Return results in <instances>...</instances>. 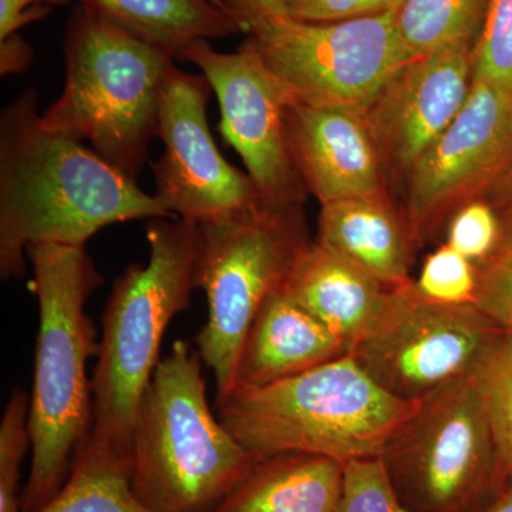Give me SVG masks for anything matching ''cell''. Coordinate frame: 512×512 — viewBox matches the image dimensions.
Listing matches in <instances>:
<instances>
[{
  "label": "cell",
  "instance_id": "1",
  "mask_svg": "<svg viewBox=\"0 0 512 512\" xmlns=\"http://www.w3.org/2000/svg\"><path fill=\"white\" fill-rule=\"evenodd\" d=\"M39 93L26 89L0 114V276L26 272L32 244L86 248L110 225L174 218L94 150L42 124Z\"/></svg>",
  "mask_w": 512,
  "mask_h": 512
},
{
  "label": "cell",
  "instance_id": "2",
  "mask_svg": "<svg viewBox=\"0 0 512 512\" xmlns=\"http://www.w3.org/2000/svg\"><path fill=\"white\" fill-rule=\"evenodd\" d=\"M26 256L35 274L39 333L29 403L32 464L20 504L22 512H37L66 483L74 454L92 430L87 363L99 342L86 303L103 276L86 248L32 244Z\"/></svg>",
  "mask_w": 512,
  "mask_h": 512
},
{
  "label": "cell",
  "instance_id": "3",
  "mask_svg": "<svg viewBox=\"0 0 512 512\" xmlns=\"http://www.w3.org/2000/svg\"><path fill=\"white\" fill-rule=\"evenodd\" d=\"M146 237L147 265L128 266L107 299L92 377L93 423L87 439L127 458L165 332L190 308L198 289L204 241L200 227L180 218H154Z\"/></svg>",
  "mask_w": 512,
  "mask_h": 512
},
{
  "label": "cell",
  "instance_id": "4",
  "mask_svg": "<svg viewBox=\"0 0 512 512\" xmlns=\"http://www.w3.org/2000/svg\"><path fill=\"white\" fill-rule=\"evenodd\" d=\"M417 402L383 390L352 356L266 386H234L218 417L255 456L309 453L348 463L380 457Z\"/></svg>",
  "mask_w": 512,
  "mask_h": 512
},
{
  "label": "cell",
  "instance_id": "5",
  "mask_svg": "<svg viewBox=\"0 0 512 512\" xmlns=\"http://www.w3.org/2000/svg\"><path fill=\"white\" fill-rule=\"evenodd\" d=\"M198 357L174 342L138 412L131 487L151 512H214L261 460L212 413Z\"/></svg>",
  "mask_w": 512,
  "mask_h": 512
},
{
  "label": "cell",
  "instance_id": "6",
  "mask_svg": "<svg viewBox=\"0 0 512 512\" xmlns=\"http://www.w3.org/2000/svg\"><path fill=\"white\" fill-rule=\"evenodd\" d=\"M63 55V92L42 114L43 127L89 141L137 181L158 134L161 90L175 57L79 5L64 28Z\"/></svg>",
  "mask_w": 512,
  "mask_h": 512
},
{
  "label": "cell",
  "instance_id": "7",
  "mask_svg": "<svg viewBox=\"0 0 512 512\" xmlns=\"http://www.w3.org/2000/svg\"><path fill=\"white\" fill-rule=\"evenodd\" d=\"M197 288L208 315L195 336L198 356L217 382V402L235 386L239 352L266 299L284 286L311 244L301 207H268L201 228Z\"/></svg>",
  "mask_w": 512,
  "mask_h": 512
},
{
  "label": "cell",
  "instance_id": "8",
  "mask_svg": "<svg viewBox=\"0 0 512 512\" xmlns=\"http://www.w3.org/2000/svg\"><path fill=\"white\" fill-rule=\"evenodd\" d=\"M380 458L410 512H480L501 491L494 431L473 375L419 400Z\"/></svg>",
  "mask_w": 512,
  "mask_h": 512
},
{
  "label": "cell",
  "instance_id": "9",
  "mask_svg": "<svg viewBox=\"0 0 512 512\" xmlns=\"http://www.w3.org/2000/svg\"><path fill=\"white\" fill-rule=\"evenodd\" d=\"M396 13L338 22L265 16L247 23L244 45L264 60L292 101L363 111L397 70L414 59Z\"/></svg>",
  "mask_w": 512,
  "mask_h": 512
},
{
  "label": "cell",
  "instance_id": "10",
  "mask_svg": "<svg viewBox=\"0 0 512 512\" xmlns=\"http://www.w3.org/2000/svg\"><path fill=\"white\" fill-rule=\"evenodd\" d=\"M503 333L476 305L430 301L409 281L389 289L350 353L387 393L417 402L473 375Z\"/></svg>",
  "mask_w": 512,
  "mask_h": 512
},
{
  "label": "cell",
  "instance_id": "11",
  "mask_svg": "<svg viewBox=\"0 0 512 512\" xmlns=\"http://www.w3.org/2000/svg\"><path fill=\"white\" fill-rule=\"evenodd\" d=\"M212 93L204 74L177 66L165 79L158 134L164 151L153 164L156 197L171 217L204 228L251 214L262 205L248 173L229 164L207 121Z\"/></svg>",
  "mask_w": 512,
  "mask_h": 512
},
{
  "label": "cell",
  "instance_id": "12",
  "mask_svg": "<svg viewBox=\"0 0 512 512\" xmlns=\"http://www.w3.org/2000/svg\"><path fill=\"white\" fill-rule=\"evenodd\" d=\"M180 60L195 64L220 103V131L237 150L268 207H301L306 195L286 130L291 94L247 46L218 52L210 40L188 46Z\"/></svg>",
  "mask_w": 512,
  "mask_h": 512
},
{
  "label": "cell",
  "instance_id": "13",
  "mask_svg": "<svg viewBox=\"0 0 512 512\" xmlns=\"http://www.w3.org/2000/svg\"><path fill=\"white\" fill-rule=\"evenodd\" d=\"M511 165L512 90L474 77L463 109L407 173L404 221L414 244L500 183Z\"/></svg>",
  "mask_w": 512,
  "mask_h": 512
},
{
  "label": "cell",
  "instance_id": "14",
  "mask_svg": "<svg viewBox=\"0 0 512 512\" xmlns=\"http://www.w3.org/2000/svg\"><path fill=\"white\" fill-rule=\"evenodd\" d=\"M474 45L414 57L390 77L365 117L394 170H412L463 109L474 83Z\"/></svg>",
  "mask_w": 512,
  "mask_h": 512
},
{
  "label": "cell",
  "instance_id": "15",
  "mask_svg": "<svg viewBox=\"0 0 512 512\" xmlns=\"http://www.w3.org/2000/svg\"><path fill=\"white\" fill-rule=\"evenodd\" d=\"M286 130L293 164L320 205L383 190V158L365 113L292 101Z\"/></svg>",
  "mask_w": 512,
  "mask_h": 512
},
{
  "label": "cell",
  "instance_id": "16",
  "mask_svg": "<svg viewBox=\"0 0 512 512\" xmlns=\"http://www.w3.org/2000/svg\"><path fill=\"white\" fill-rule=\"evenodd\" d=\"M348 353L342 339L281 288L266 299L245 336L235 386L281 382Z\"/></svg>",
  "mask_w": 512,
  "mask_h": 512
},
{
  "label": "cell",
  "instance_id": "17",
  "mask_svg": "<svg viewBox=\"0 0 512 512\" xmlns=\"http://www.w3.org/2000/svg\"><path fill=\"white\" fill-rule=\"evenodd\" d=\"M282 289L352 350L372 328L390 288L315 241L296 259Z\"/></svg>",
  "mask_w": 512,
  "mask_h": 512
},
{
  "label": "cell",
  "instance_id": "18",
  "mask_svg": "<svg viewBox=\"0 0 512 512\" xmlns=\"http://www.w3.org/2000/svg\"><path fill=\"white\" fill-rule=\"evenodd\" d=\"M316 242L387 288L412 281L414 242L404 217L394 211L384 191L322 204Z\"/></svg>",
  "mask_w": 512,
  "mask_h": 512
},
{
  "label": "cell",
  "instance_id": "19",
  "mask_svg": "<svg viewBox=\"0 0 512 512\" xmlns=\"http://www.w3.org/2000/svg\"><path fill=\"white\" fill-rule=\"evenodd\" d=\"M343 463L309 453L261 458L214 512H335Z\"/></svg>",
  "mask_w": 512,
  "mask_h": 512
},
{
  "label": "cell",
  "instance_id": "20",
  "mask_svg": "<svg viewBox=\"0 0 512 512\" xmlns=\"http://www.w3.org/2000/svg\"><path fill=\"white\" fill-rule=\"evenodd\" d=\"M124 32L178 59L188 46L244 32L211 0H74Z\"/></svg>",
  "mask_w": 512,
  "mask_h": 512
},
{
  "label": "cell",
  "instance_id": "21",
  "mask_svg": "<svg viewBox=\"0 0 512 512\" xmlns=\"http://www.w3.org/2000/svg\"><path fill=\"white\" fill-rule=\"evenodd\" d=\"M37 512H151L131 487V458L86 439L77 448L69 477Z\"/></svg>",
  "mask_w": 512,
  "mask_h": 512
},
{
  "label": "cell",
  "instance_id": "22",
  "mask_svg": "<svg viewBox=\"0 0 512 512\" xmlns=\"http://www.w3.org/2000/svg\"><path fill=\"white\" fill-rule=\"evenodd\" d=\"M488 0H404L396 13L400 39L413 57L476 45Z\"/></svg>",
  "mask_w": 512,
  "mask_h": 512
},
{
  "label": "cell",
  "instance_id": "23",
  "mask_svg": "<svg viewBox=\"0 0 512 512\" xmlns=\"http://www.w3.org/2000/svg\"><path fill=\"white\" fill-rule=\"evenodd\" d=\"M490 417L501 490L512 483V332H504L473 373Z\"/></svg>",
  "mask_w": 512,
  "mask_h": 512
},
{
  "label": "cell",
  "instance_id": "24",
  "mask_svg": "<svg viewBox=\"0 0 512 512\" xmlns=\"http://www.w3.org/2000/svg\"><path fill=\"white\" fill-rule=\"evenodd\" d=\"M30 399L22 389L13 390L0 423V512H22L20 470L29 447Z\"/></svg>",
  "mask_w": 512,
  "mask_h": 512
},
{
  "label": "cell",
  "instance_id": "25",
  "mask_svg": "<svg viewBox=\"0 0 512 512\" xmlns=\"http://www.w3.org/2000/svg\"><path fill=\"white\" fill-rule=\"evenodd\" d=\"M414 286L430 301L447 305H474L478 266L443 244L427 256Z\"/></svg>",
  "mask_w": 512,
  "mask_h": 512
},
{
  "label": "cell",
  "instance_id": "26",
  "mask_svg": "<svg viewBox=\"0 0 512 512\" xmlns=\"http://www.w3.org/2000/svg\"><path fill=\"white\" fill-rule=\"evenodd\" d=\"M335 512H410L380 457L343 464L342 493Z\"/></svg>",
  "mask_w": 512,
  "mask_h": 512
},
{
  "label": "cell",
  "instance_id": "27",
  "mask_svg": "<svg viewBox=\"0 0 512 512\" xmlns=\"http://www.w3.org/2000/svg\"><path fill=\"white\" fill-rule=\"evenodd\" d=\"M473 53L476 79L512 90V0H488Z\"/></svg>",
  "mask_w": 512,
  "mask_h": 512
},
{
  "label": "cell",
  "instance_id": "28",
  "mask_svg": "<svg viewBox=\"0 0 512 512\" xmlns=\"http://www.w3.org/2000/svg\"><path fill=\"white\" fill-rule=\"evenodd\" d=\"M503 235L504 228L493 208L477 198L453 212L444 244L480 266L497 254Z\"/></svg>",
  "mask_w": 512,
  "mask_h": 512
},
{
  "label": "cell",
  "instance_id": "29",
  "mask_svg": "<svg viewBox=\"0 0 512 512\" xmlns=\"http://www.w3.org/2000/svg\"><path fill=\"white\" fill-rule=\"evenodd\" d=\"M474 305L504 332H512V249L501 247L478 266Z\"/></svg>",
  "mask_w": 512,
  "mask_h": 512
},
{
  "label": "cell",
  "instance_id": "30",
  "mask_svg": "<svg viewBox=\"0 0 512 512\" xmlns=\"http://www.w3.org/2000/svg\"><path fill=\"white\" fill-rule=\"evenodd\" d=\"M404 0H291L289 16L302 22H338L397 12Z\"/></svg>",
  "mask_w": 512,
  "mask_h": 512
},
{
  "label": "cell",
  "instance_id": "31",
  "mask_svg": "<svg viewBox=\"0 0 512 512\" xmlns=\"http://www.w3.org/2000/svg\"><path fill=\"white\" fill-rule=\"evenodd\" d=\"M70 0H0V40L16 35L23 26L45 19L53 8Z\"/></svg>",
  "mask_w": 512,
  "mask_h": 512
},
{
  "label": "cell",
  "instance_id": "32",
  "mask_svg": "<svg viewBox=\"0 0 512 512\" xmlns=\"http://www.w3.org/2000/svg\"><path fill=\"white\" fill-rule=\"evenodd\" d=\"M229 15L247 28V23L265 16H289L291 0H221Z\"/></svg>",
  "mask_w": 512,
  "mask_h": 512
},
{
  "label": "cell",
  "instance_id": "33",
  "mask_svg": "<svg viewBox=\"0 0 512 512\" xmlns=\"http://www.w3.org/2000/svg\"><path fill=\"white\" fill-rule=\"evenodd\" d=\"M33 60V50L19 33L0 40V74H18L25 72Z\"/></svg>",
  "mask_w": 512,
  "mask_h": 512
},
{
  "label": "cell",
  "instance_id": "34",
  "mask_svg": "<svg viewBox=\"0 0 512 512\" xmlns=\"http://www.w3.org/2000/svg\"><path fill=\"white\" fill-rule=\"evenodd\" d=\"M480 512H512V483L504 487Z\"/></svg>",
  "mask_w": 512,
  "mask_h": 512
},
{
  "label": "cell",
  "instance_id": "35",
  "mask_svg": "<svg viewBox=\"0 0 512 512\" xmlns=\"http://www.w3.org/2000/svg\"><path fill=\"white\" fill-rule=\"evenodd\" d=\"M494 188L512 211V165Z\"/></svg>",
  "mask_w": 512,
  "mask_h": 512
},
{
  "label": "cell",
  "instance_id": "36",
  "mask_svg": "<svg viewBox=\"0 0 512 512\" xmlns=\"http://www.w3.org/2000/svg\"><path fill=\"white\" fill-rule=\"evenodd\" d=\"M501 247L512 249V218L508 222L507 227L504 228L503 244Z\"/></svg>",
  "mask_w": 512,
  "mask_h": 512
},
{
  "label": "cell",
  "instance_id": "37",
  "mask_svg": "<svg viewBox=\"0 0 512 512\" xmlns=\"http://www.w3.org/2000/svg\"><path fill=\"white\" fill-rule=\"evenodd\" d=\"M211 2L214 3V5H217L218 8L224 9V5H222L221 0H211ZM225 12H227V10H225Z\"/></svg>",
  "mask_w": 512,
  "mask_h": 512
}]
</instances>
